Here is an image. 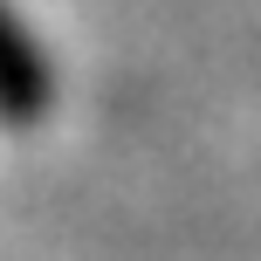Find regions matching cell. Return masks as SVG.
<instances>
[{"label": "cell", "instance_id": "1", "mask_svg": "<svg viewBox=\"0 0 261 261\" xmlns=\"http://www.w3.org/2000/svg\"><path fill=\"white\" fill-rule=\"evenodd\" d=\"M41 103H48V69H41L35 41L21 35V21L0 0V110L7 117H41Z\"/></svg>", "mask_w": 261, "mask_h": 261}]
</instances>
